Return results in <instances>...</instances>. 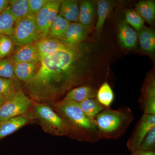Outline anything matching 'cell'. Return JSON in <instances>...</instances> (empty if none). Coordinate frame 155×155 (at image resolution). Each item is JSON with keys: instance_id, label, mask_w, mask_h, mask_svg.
<instances>
[{"instance_id": "obj_4", "label": "cell", "mask_w": 155, "mask_h": 155, "mask_svg": "<svg viewBox=\"0 0 155 155\" xmlns=\"http://www.w3.org/2000/svg\"><path fill=\"white\" fill-rule=\"evenodd\" d=\"M32 112L35 119L38 120L43 130L47 133L76 138L74 131L67 121L49 106L44 104H36Z\"/></svg>"}, {"instance_id": "obj_29", "label": "cell", "mask_w": 155, "mask_h": 155, "mask_svg": "<svg viewBox=\"0 0 155 155\" xmlns=\"http://www.w3.org/2000/svg\"><path fill=\"white\" fill-rule=\"evenodd\" d=\"M0 78L17 79L14 73V63L11 60H0Z\"/></svg>"}, {"instance_id": "obj_13", "label": "cell", "mask_w": 155, "mask_h": 155, "mask_svg": "<svg viewBox=\"0 0 155 155\" xmlns=\"http://www.w3.org/2000/svg\"><path fill=\"white\" fill-rule=\"evenodd\" d=\"M97 92L91 85H81L70 90L62 101L80 103L88 99L96 98Z\"/></svg>"}, {"instance_id": "obj_18", "label": "cell", "mask_w": 155, "mask_h": 155, "mask_svg": "<svg viewBox=\"0 0 155 155\" xmlns=\"http://www.w3.org/2000/svg\"><path fill=\"white\" fill-rule=\"evenodd\" d=\"M79 7L78 2L74 0L61 1L59 14L61 17L70 22L78 21Z\"/></svg>"}, {"instance_id": "obj_8", "label": "cell", "mask_w": 155, "mask_h": 155, "mask_svg": "<svg viewBox=\"0 0 155 155\" xmlns=\"http://www.w3.org/2000/svg\"><path fill=\"white\" fill-rule=\"evenodd\" d=\"M155 126V115L143 114L137 122L128 139L126 146L131 152L138 149L147 134Z\"/></svg>"}, {"instance_id": "obj_23", "label": "cell", "mask_w": 155, "mask_h": 155, "mask_svg": "<svg viewBox=\"0 0 155 155\" xmlns=\"http://www.w3.org/2000/svg\"><path fill=\"white\" fill-rule=\"evenodd\" d=\"M19 91L18 80L0 78V94L4 97L5 101L13 97Z\"/></svg>"}, {"instance_id": "obj_32", "label": "cell", "mask_w": 155, "mask_h": 155, "mask_svg": "<svg viewBox=\"0 0 155 155\" xmlns=\"http://www.w3.org/2000/svg\"><path fill=\"white\" fill-rule=\"evenodd\" d=\"M49 0H28L29 15L36 17L43 7L50 2Z\"/></svg>"}, {"instance_id": "obj_20", "label": "cell", "mask_w": 155, "mask_h": 155, "mask_svg": "<svg viewBox=\"0 0 155 155\" xmlns=\"http://www.w3.org/2000/svg\"><path fill=\"white\" fill-rule=\"evenodd\" d=\"M78 104L87 118L94 123L97 115L106 108L99 103L96 98L88 99Z\"/></svg>"}, {"instance_id": "obj_7", "label": "cell", "mask_w": 155, "mask_h": 155, "mask_svg": "<svg viewBox=\"0 0 155 155\" xmlns=\"http://www.w3.org/2000/svg\"><path fill=\"white\" fill-rule=\"evenodd\" d=\"M61 1H51L41 9L36 16V21L40 40L48 36L53 20L58 15Z\"/></svg>"}, {"instance_id": "obj_34", "label": "cell", "mask_w": 155, "mask_h": 155, "mask_svg": "<svg viewBox=\"0 0 155 155\" xmlns=\"http://www.w3.org/2000/svg\"><path fill=\"white\" fill-rule=\"evenodd\" d=\"M131 155H155V151L150 152L137 150L132 152Z\"/></svg>"}, {"instance_id": "obj_16", "label": "cell", "mask_w": 155, "mask_h": 155, "mask_svg": "<svg viewBox=\"0 0 155 155\" xmlns=\"http://www.w3.org/2000/svg\"><path fill=\"white\" fill-rule=\"evenodd\" d=\"M11 61L14 63L40 62L35 45H25L19 46L12 56Z\"/></svg>"}, {"instance_id": "obj_9", "label": "cell", "mask_w": 155, "mask_h": 155, "mask_svg": "<svg viewBox=\"0 0 155 155\" xmlns=\"http://www.w3.org/2000/svg\"><path fill=\"white\" fill-rule=\"evenodd\" d=\"M90 28L79 22L70 23L60 41L66 47L75 49L80 46L81 43L87 36Z\"/></svg>"}, {"instance_id": "obj_26", "label": "cell", "mask_w": 155, "mask_h": 155, "mask_svg": "<svg viewBox=\"0 0 155 155\" xmlns=\"http://www.w3.org/2000/svg\"><path fill=\"white\" fill-rule=\"evenodd\" d=\"M70 23L69 21L58 14L53 20L50 27L49 37L60 40L64 36Z\"/></svg>"}, {"instance_id": "obj_12", "label": "cell", "mask_w": 155, "mask_h": 155, "mask_svg": "<svg viewBox=\"0 0 155 155\" xmlns=\"http://www.w3.org/2000/svg\"><path fill=\"white\" fill-rule=\"evenodd\" d=\"M118 37L119 45L122 48L132 49L137 45V33L125 20L119 23Z\"/></svg>"}, {"instance_id": "obj_5", "label": "cell", "mask_w": 155, "mask_h": 155, "mask_svg": "<svg viewBox=\"0 0 155 155\" xmlns=\"http://www.w3.org/2000/svg\"><path fill=\"white\" fill-rule=\"evenodd\" d=\"M13 41L19 46L33 44L40 40L36 17L28 15L15 22Z\"/></svg>"}, {"instance_id": "obj_30", "label": "cell", "mask_w": 155, "mask_h": 155, "mask_svg": "<svg viewBox=\"0 0 155 155\" xmlns=\"http://www.w3.org/2000/svg\"><path fill=\"white\" fill-rule=\"evenodd\" d=\"M137 150L155 151V126L147 134Z\"/></svg>"}, {"instance_id": "obj_2", "label": "cell", "mask_w": 155, "mask_h": 155, "mask_svg": "<svg viewBox=\"0 0 155 155\" xmlns=\"http://www.w3.org/2000/svg\"><path fill=\"white\" fill-rule=\"evenodd\" d=\"M134 116L129 107L121 106L117 110L106 108L96 116L94 124L100 140L116 139L126 132Z\"/></svg>"}, {"instance_id": "obj_11", "label": "cell", "mask_w": 155, "mask_h": 155, "mask_svg": "<svg viewBox=\"0 0 155 155\" xmlns=\"http://www.w3.org/2000/svg\"><path fill=\"white\" fill-rule=\"evenodd\" d=\"M34 119L32 112L28 111L20 116L0 122V140L16 132Z\"/></svg>"}, {"instance_id": "obj_35", "label": "cell", "mask_w": 155, "mask_h": 155, "mask_svg": "<svg viewBox=\"0 0 155 155\" xmlns=\"http://www.w3.org/2000/svg\"><path fill=\"white\" fill-rule=\"evenodd\" d=\"M5 99L4 97H3L2 95L0 94V106L2 105L3 103L5 102Z\"/></svg>"}, {"instance_id": "obj_17", "label": "cell", "mask_w": 155, "mask_h": 155, "mask_svg": "<svg viewBox=\"0 0 155 155\" xmlns=\"http://www.w3.org/2000/svg\"><path fill=\"white\" fill-rule=\"evenodd\" d=\"M137 33L142 50L147 54H153L155 51V32L153 29L144 26Z\"/></svg>"}, {"instance_id": "obj_1", "label": "cell", "mask_w": 155, "mask_h": 155, "mask_svg": "<svg viewBox=\"0 0 155 155\" xmlns=\"http://www.w3.org/2000/svg\"><path fill=\"white\" fill-rule=\"evenodd\" d=\"M80 47L75 49L66 47L40 60L38 71L26 84L31 97L53 100L74 87L93 81L94 78L88 68V53Z\"/></svg>"}, {"instance_id": "obj_10", "label": "cell", "mask_w": 155, "mask_h": 155, "mask_svg": "<svg viewBox=\"0 0 155 155\" xmlns=\"http://www.w3.org/2000/svg\"><path fill=\"white\" fill-rule=\"evenodd\" d=\"M139 103L140 110L143 114L155 115V79L153 75H150L147 79Z\"/></svg>"}, {"instance_id": "obj_6", "label": "cell", "mask_w": 155, "mask_h": 155, "mask_svg": "<svg viewBox=\"0 0 155 155\" xmlns=\"http://www.w3.org/2000/svg\"><path fill=\"white\" fill-rule=\"evenodd\" d=\"M32 106V101L22 91L0 106V122L27 113Z\"/></svg>"}, {"instance_id": "obj_28", "label": "cell", "mask_w": 155, "mask_h": 155, "mask_svg": "<svg viewBox=\"0 0 155 155\" xmlns=\"http://www.w3.org/2000/svg\"><path fill=\"white\" fill-rule=\"evenodd\" d=\"M125 21L134 28L136 32H139L144 26V20L140 14L134 10H128L125 12Z\"/></svg>"}, {"instance_id": "obj_15", "label": "cell", "mask_w": 155, "mask_h": 155, "mask_svg": "<svg viewBox=\"0 0 155 155\" xmlns=\"http://www.w3.org/2000/svg\"><path fill=\"white\" fill-rule=\"evenodd\" d=\"M40 62H24L14 64V71L18 80L29 82L38 71Z\"/></svg>"}, {"instance_id": "obj_27", "label": "cell", "mask_w": 155, "mask_h": 155, "mask_svg": "<svg viewBox=\"0 0 155 155\" xmlns=\"http://www.w3.org/2000/svg\"><path fill=\"white\" fill-rule=\"evenodd\" d=\"M96 99L102 105L110 107L114 99L113 89L107 81L103 83L97 91Z\"/></svg>"}, {"instance_id": "obj_22", "label": "cell", "mask_w": 155, "mask_h": 155, "mask_svg": "<svg viewBox=\"0 0 155 155\" xmlns=\"http://www.w3.org/2000/svg\"><path fill=\"white\" fill-rule=\"evenodd\" d=\"M94 18V9L92 3L87 1L82 2L79 7V23L91 28L93 24Z\"/></svg>"}, {"instance_id": "obj_33", "label": "cell", "mask_w": 155, "mask_h": 155, "mask_svg": "<svg viewBox=\"0 0 155 155\" xmlns=\"http://www.w3.org/2000/svg\"><path fill=\"white\" fill-rule=\"evenodd\" d=\"M9 6V1L0 0V15L8 8Z\"/></svg>"}, {"instance_id": "obj_21", "label": "cell", "mask_w": 155, "mask_h": 155, "mask_svg": "<svg viewBox=\"0 0 155 155\" xmlns=\"http://www.w3.org/2000/svg\"><path fill=\"white\" fill-rule=\"evenodd\" d=\"M136 11L148 24H152L155 19V2L151 0L142 1L136 6Z\"/></svg>"}, {"instance_id": "obj_31", "label": "cell", "mask_w": 155, "mask_h": 155, "mask_svg": "<svg viewBox=\"0 0 155 155\" xmlns=\"http://www.w3.org/2000/svg\"><path fill=\"white\" fill-rule=\"evenodd\" d=\"M13 47V41L6 35L0 36V58H3L11 53Z\"/></svg>"}, {"instance_id": "obj_14", "label": "cell", "mask_w": 155, "mask_h": 155, "mask_svg": "<svg viewBox=\"0 0 155 155\" xmlns=\"http://www.w3.org/2000/svg\"><path fill=\"white\" fill-rule=\"evenodd\" d=\"M35 46L39 61L66 48L59 40L50 37L39 40L37 42Z\"/></svg>"}, {"instance_id": "obj_24", "label": "cell", "mask_w": 155, "mask_h": 155, "mask_svg": "<svg viewBox=\"0 0 155 155\" xmlns=\"http://www.w3.org/2000/svg\"><path fill=\"white\" fill-rule=\"evenodd\" d=\"M11 14L15 22L29 15L28 0L9 1Z\"/></svg>"}, {"instance_id": "obj_19", "label": "cell", "mask_w": 155, "mask_h": 155, "mask_svg": "<svg viewBox=\"0 0 155 155\" xmlns=\"http://www.w3.org/2000/svg\"><path fill=\"white\" fill-rule=\"evenodd\" d=\"M113 6L112 2L108 1L100 0L98 2V19L95 28L97 34L101 32L106 20L112 12Z\"/></svg>"}, {"instance_id": "obj_25", "label": "cell", "mask_w": 155, "mask_h": 155, "mask_svg": "<svg viewBox=\"0 0 155 155\" xmlns=\"http://www.w3.org/2000/svg\"><path fill=\"white\" fill-rule=\"evenodd\" d=\"M15 22L9 6L0 15V36H13Z\"/></svg>"}, {"instance_id": "obj_3", "label": "cell", "mask_w": 155, "mask_h": 155, "mask_svg": "<svg viewBox=\"0 0 155 155\" xmlns=\"http://www.w3.org/2000/svg\"><path fill=\"white\" fill-rule=\"evenodd\" d=\"M54 107L72 128L77 140L91 143L100 140L94 122L87 118L78 103L61 101Z\"/></svg>"}]
</instances>
